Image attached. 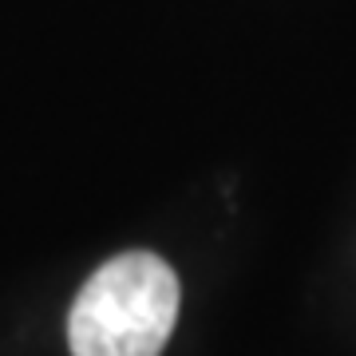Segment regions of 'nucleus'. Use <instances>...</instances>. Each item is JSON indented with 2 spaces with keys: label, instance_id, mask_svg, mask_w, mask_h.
<instances>
[{
  "label": "nucleus",
  "instance_id": "nucleus-1",
  "mask_svg": "<svg viewBox=\"0 0 356 356\" xmlns=\"http://www.w3.org/2000/svg\"><path fill=\"white\" fill-rule=\"evenodd\" d=\"M178 273L159 254L103 261L67 313L72 356H163L178 321Z\"/></svg>",
  "mask_w": 356,
  "mask_h": 356
}]
</instances>
